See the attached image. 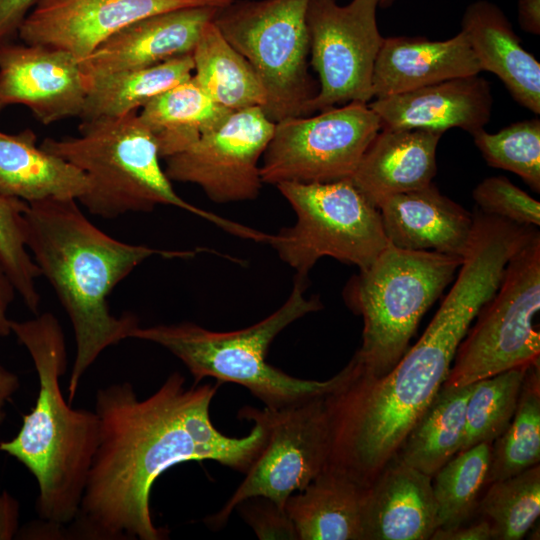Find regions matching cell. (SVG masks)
Segmentation results:
<instances>
[{
	"label": "cell",
	"instance_id": "obj_14",
	"mask_svg": "<svg viewBox=\"0 0 540 540\" xmlns=\"http://www.w3.org/2000/svg\"><path fill=\"white\" fill-rule=\"evenodd\" d=\"M232 0H37L17 34L25 44L64 50L79 62L125 26L160 12Z\"/></svg>",
	"mask_w": 540,
	"mask_h": 540
},
{
	"label": "cell",
	"instance_id": "obj_9",
	"mask_svg": "<svg viewBox=\"0 0 540 540\" xmlns=\"http://www.w3.org/2000/svg\"><path fill=\"white\" fill-rule=\"evenodd\" d=\"M540 233L508 261L495 294L459 344L444 382L464 386L539 362Z\"/></svg>",
	"mask_w": 540,
	"mask_h": 540
},
{
	"label": "cell",
	"instance_id": "obj_25",
	"mask_svg": "<svg viewBox=\"0 0 540 540\" xmlns=\"http://www.w3.org/2000/svg\"><path fill=\"white\" fill-rule=\"evenodd\" d=\"M474 383L443 384L405 436L394 458L433 477L461 449Z\"/></svg>",
	"mask_w": 540,
	"mask_h": 540
},
{
	"label": "cell",
	"instance_id": "obj_21",
	"mask_svg": "<svg viewBox=\"0 0 540 540\" xmlns=\"http://www.w3.org/2000/svg\"><path fill=\"white\" fill-rule=\"evenodd\" d=\"M442 132L425 129H380L350 180L378 207L385 198L432 183L436 149Z\"/></svg>",
	"mask_w": 540,
	"mask_h": 540
},
{
	"label": "cell",
	"instance_id": "obj_18",
	"mask_svg": "<svg viewBox=\"0 0 540 540\" xmlns=\"http://www.w3.org/2000/svg\"><path fill=\"white\" fill-rule=\"evenodd\" d=\"M431 476L393 458L365 487L362 540H428L438 529Z\"/></svg>",
	"mask_w": 540,
	"mask_h": 540
},
{
	"label": "cell",
	"instance_id": "obj_22",
	"mask_svg": "<svg viewBox=\"0 0 540 540\" xmlns=\"http://www.w3.org/2000/svg\"><path fill=\"white\" fill-rule=\"evenodd\" d=\"M461 31L481 71L496 75L518 104L538 116L540 63L523 47L500 7L487 0L469 4L461 20Z\"/></svg>",
	"mask_w": 540,
	"mask_h": 540
},
{
	"label": "cell",
	"instance_id": "obj_13",
	"mask_svg": "<svg viewBox=\"0 0 540 540\" xmlns=\"http://www.w3.org/2000/svg\"><path fill=\"white\" fill-rule=\"evenodd\" d=\"M274 128L259 107L229 111L189 147L165 158L164 171L171 181L198 185L217 203L253 200Z\"/></svg>",
	"mask_w": 540,
	"mask_h": 540
},
{
	"label": "cell",
	"instance_id": "obj_43",
	"mask_svg": "<svg viewBox=\"0 0 540 540\" xmlns=\"http://www.w3.org/2000/svg\"><path fill=\"white\" fill-rule=\"evenodd\" d=\"M396 0H380L379 7L380 8H388L394 4Z\"/></svg>",
	"mask_w": 540,
	"mask_h": 540
},
{
	"label": "cell",
	"instance_id": "obj_44",
	"mask_svg": "<svg viewBox=\"0 0 540 540\" xmlns=\"http://www.w3.org/2000/svg\"><path fill=\"white\" fill-rule=\"evenodd\" d=\"M3 108V106L0 104V110Z\"/></svg>",
	"mask_w": 540,
	"mask_h": 540
},
{
	"label": "cell",
	"instance_id": "obj_30",
	"mask_svg": "<svg viewBox=\"0 0 540 540\" xmlns=\"http://www.w3.org/2000/svg\"><path fill=\"white\" fill-rule=\"evenodd\" d=\"M492 443H478L457 453L433 476L438 528L453 529L473 513L487 485Z\"/></svg>",
	"mask_w": 540,
	"mask_h": 540
},
{
	"label": "cell",
	"instance_id": "obj_34",
	"mask_svg": "<svg viewBox=\"0 0 540 540\" xmlns=\"http://www.w3.org/2000/svg\"><path fill=\"white\" fill-rule=\"evenodd\" d=\"M28 203L0 194V255L13 287L30 312L39 314V268L25 242L24 214Z\"/></svg>",
	"mask_w": 540,
	"mask_h": 540
},
{
	"label": "cell",
	"instance_id": "obj_8",
	"mask_svg": "<svg viewBox=\"0 0 540 540\" xmlns=\"http://www.w3.org/2000/svg\"><path fill=\"white\" fill-rule=\"evenodd\" d=\"M296 214V223L271 235L279 257L305 278L322 257L368 268L389 244L380 211L350 178L324 183L276 185Z\"/></svg>",
	"mask_w": 540,
	"mask_h": 540
},
{
	"label": "cell",
	"instance_id": "obj_33",
	"mask_svg": "<svg viewBox=\"0 0 540 540\" xmlns=\"http://www.w3.org/2000/svg\"><path fill=\"white\" fill-rule=\"evenodd\" d=\"M488 165L513 172L540 191V120L511 123L496 133L481 129L471 135Z\"/></svg>",
	"mask_w": 540,
	"mask_h": 540
},
{
	"label": "cell",
	"instance_id": "obj_17",
	"mask_svg": "<svg viewBox=\"0 0 540 540\" xmlns=\"http://www.w3.org/2000/svg\"><path fill=\"white\" fill-rule=\"evenodd\" d=\"M381 129H425L444 133L460 128L471 135L491 118L490 83L479 74L437 82L369 103Z\"/></svg>",
	"mask_w": 540,
	"mask_h": 540
},
{
	"label": "cell",
	"instance_id": "obj_35",
	"mask_svg": "<svg viewBox=\"0 0 540 540\" xmlns=\"http://www.w3.org/2000/svg\"><path fill=\"white\" fill-rule=\"evenodd\" d=\"M472 196L477 208L485 214L510 222L538 227L540 203L514 185L507 177L493 176L481 181Z\"/></svg>",
	"mask_w": 540,
	"mask_h": 540
},
{
	"label": "cell",
	"instance_id": "obj_7",
	"mask_svg": "<svg viewBox=\"0 0 540 540\" xmlns=\"http://www.w3.org/2000/svg\"><path fill=\"white\" fill-rule=\"evenodd\" d=\"M309 0H232L213 23L250 63L266 94L263 112L274 123L308 115L319 91L309 73Z\"/></svg>",
	"mask_w": 540,
	"mask_h": 540
},
{
	"label": "cell",
	"instance_id": "obj_6",
	"mask_svg": "<svg viewBox=\"0 0 540 540\" xmlns=\"http://www.w3.org/2000/svg\"><path fill=\"white\" fill-rule=\"evenodd\" d=\"M462 259L389 243L368 268L351 279L345 299L363 318L362 344L349 361L356 372L382 377L393 369Z\"/></svg>",
	"mask_w": 540,
	"mask_h": 540
},
{
	"label": "cell",
	"instance_id": "obj_32",
	"mask_svg": "<svg viewBox=\"0 0 540 540\" xmlns=\"http://www.w3.org/2000/svg\"><path fill=\"white\" fill-rule=\"evenodd\" d=\"M529 366L509 369L474 383L466 406L465 435L459 452L478 443H492L506 430L516 411Z\"/></svg>",
	"mask_w": 540,
	"mask_h": 540
},
{
	"label": "cell",
	"instance_id": "obj_1",
	"mask_svg": "<svg viewBox=\"0 0 540 540\" xmlns=\"http://www.w3.org/2000/svg\"><path fill=\"white\" fill-rule=\"evenodd\" d=\"M219 384L185 386L172 373L150 396L138 399L129 382L96 393L100 432L79 511L70 535L100 540H160L150 494L170 467L190 460H213L245 473L265 439L261 424L234 438L217 430L210 405Z\"/></svg>",
	"mask_w": 540,
	"mask_h": 540
},
{
	"label": "cell",
	"instance_id": "obj_16",
	"mask_svg": "<svg viewBox=\"0 0 540 540\" xmlns=\"http://www.w3.org/2000/svg\"><path fill=\"white\" fill-rule=\"evenodd\" d=\"M218 8L220 6L214 5L182 7L130 23L80 61L82 72L85 78H93L192 54Z\"/></svg>",
	"mask_w": 540,
	"mask_h": 540
},
{
	"label": "cell",
	"instance_id": "obj_2",
	"mask_svg": "<svg viewBox=\"0 0 540 540\" xmlns=\"http://www.w3.org/2000/svg\"><path fill=\"white\" fill-rule=\"evenodd\" d=\"M24 219L27 249L72 324L76 354L68 385L71 404L82 377L100 354L130 338L139 326L131 313H111L108 298L114 288L150 257L187 258L196 252L115 239L94 225L74 199L30 203Z\"/></svg>",
	"mask_w": 540,
	"mask_h": 540
},
{
	"label": "cell",
	"instance_id": "obj_45",
	"mask_svg": "<svg viewBox=\"0 0 540 540\" xmlns=\"http://www.w3.org/2000/svg\"><path fill=\"white\" fill-rule=\"evenodd\" d=\"M0 442H1V440H0Z\"/></svg>",
	"mask_w": 540,
	"mask_h": 540
},
{
	"label": "cell",
	"instance_id": "obj_10",
	"mask_svg": "<svg viewBox=\"0 0 540 540\" xmlns=\"http://www.w3.org/2000/svg\"><path fill=\"white\" fill-rule=\"evenodd\" d=\"M325 395L279 409L246 406L238 412L240 419L261 424L265 439L244 480L222 509L205 520L212 529L223 527L236 506L250 497L263 496L285 508L292 494L326 468L330 425Z\"/></svg>",
	"mask_w": 540,
	"mask_h": 540
},
{
	"label": "cell",
	"instance_id": "obj_29",
	"mask_svg": "<svg viewBox=\"0 0 540 540\" xmlns=\"http://www.w3.org/2000/svg\"><path fill=\"white\" fill-rule=\"evenodd\" d=\"M540 461V366L525 374L516 411L506 430L492 442L487 484L520 473Z\"/></svg>",
	"mask_w": 540,
	"mask_h": 540
},
{
	"label": "cell",
	"instance_id": "obj_5",
	"mask_svg": "<svg viewBox=\"0 0 540 540\" xmlns=\"http://www.w3.org/2000/svg\"><path fill=\"white\" fill-rule=\"evenodd\" d=\"M303 277L297 276L290 296L268 317L240 330L217 332L190 322L138 326L130 338L156 343L180 359L194 384L212 377L247 388L266 407L283 408L331 392L342 372L325 381L290 376L266 361L275 337L297 319L322 308L317 297L304 295Z\"/></svg>",
	"mask_w": 540,
	"mask_h": 540
},
{
	"label": "cell",
	"instance_id": "obj_28",
	"mask_svg": "<svg viewBox=\"0 0 540 540\" xmlns=\"http://www.w3.org/2000/svg\"><path fill=\"white\" fill-rule=\"evenodd\" d=\"M229 111L209 98L191 77L153 97L138 115L165 159L189 147Z\"/></svg>",
	"mask_w": 540,
	"mask_h": 540
},
{
	"label": "cell",
	"instance_id": "obj_36",
	"mask_svg": "<svg viewBox=\"0 0 540 540\" xmlns=\"http://www.w3.org/2000/svg\"><path fill=\"white\" fill-rule=\"evenodd\" d=\"M236 508L260 540H298L295 526L285 508L272 500L254 496L243 500Z\"/></svg>",
	"mask_w": 540,
	"mask_h": 540
},
{
	"label": "cell",
	"instance_id": "obj_3",
	"mask_svg": "<svg viewBox=\"0 0 540 540\" xmlns=\"http://www.w3.org/2000/svg\"><path fill=\"white\" fill-rule=\"evenodd\" d=\"M10 329L31 356L39 392L19 432L1 441L0 451L16 458L35 477L40 518L66 526L80 508L99 442V418L95 411L72 408L60 389L67 352L58 319L45 312L30 320H10Z\"/></svg>",
	"mask_w": 540,
	"mask_h": 540
},
{
	"label": "cell",
	"instance_id": "obj_40",
	"mask_svg": "<svg viewBox=\"0 0 540 540\" xmlns=\"http://www.w3.org/2000/svg\"><path fill=\"white\" fill-rule=\"evenodd\" d=\"M16 291L11 283L0 255V337L11 334L8 310L14 301Z\"/></svg>",
	"mask_w": 540,
	"mask_h": 540
},
{
	"label": "cell",
	"instance_id": "obj_19",
	"mask_svg": "<svg viewBox=\"0 0 540 540\" xmlns=\"http://www.w3.org/2000/svg\"><path fill=\"white\" fill-rule=\"evenodd\" d=\"M385 235L392 245L463 258L467 252L473 213L430 185L382 200L378 207Z\"/></svg>",
	"mask_w": 540,
	"mask_h": 540
},
{
	"label": "cell",
	"instance_id": "obj_20",
	"mask_svg": "<svg viewBox=\"0 0 540 540\" xmlns=\"http://www.w3.org/2000/svg\"><path fill=\"white\" fill-rule=\"evenodd\" d=\"M480 72L461 30L443 41L424 36L384 37L374 64L373 99Z\"/></svg>",
	"mask_w": 540,
	"mask_h": 540
},
{
	"label": "cell",
	"instance_id": "obj_31",
	"mask_svg": "<svg viewBox=\"0 0 540 540\" xmlns=\"http://www.w3.org/2000/svg\"><path fill=\"white\" fill-rule=\"evenodd\" d=\"M479 511L490 523L492 539H522L540 515V465L489 483Z\"/></svg>",
	"mask_w": 540,
	"mask_h": 540
},
{
	"label": "cell",
	"instance_id": "obj_42",
	"mask_svg": "<svg viewBox=\"0 0 540 540\" xmlns=\"http://www.w3.org/2000/svg\"><path fill=\"white\" fill-rule=\"evenodd\" d=\"M19 387L18 375L0 364V426L6 418V405Z\"/></svg>",
	"mask_w": 540,
	"mask_h": 540
},
{
	"label": "cell",
	"instance_id": "obj_37",
	"mask_svg": "<svg viewBox=\"0 0 540 540\" xmlns=\"http://www.w3.org/2000/svg\"><path fill=\"white\" fill-rule=\"evenodd\" d=\"M37 0H0V44L18 32Z\"/></svg>",
	"mask_w": 540,
	"mask_h": 540
},
{
	"label": "cell",
	"instance_id": "obj_12",
	"mask_svg": "<svg viewBox=\"0 0 540 540\" xmlns=\"http://www.w3.org/2000/svg\"><path fill=\"white\" fill-rule=\"evenodd\" d=\"M380 0H309L306 24L309 63L319 91L308 115L353 101L373 99L372 76L383 36L377 25Z\"/></svg>",
	"mask_w": 540,
	"mask_h": 540
},
{
	"label": "cell",
	"instance_id": "obj_38",
	"mask_svg": "<svg viewBox=\"0 0 540 540\" xmlns=\"http://www.w3.org/2000/svg\"><path fill=\"white\" fill-rule=\"evenodd\" d=\"M432 540H490L492 532L490 523L483 519L469 526L460 525L453 529L438 528Z\"/></svg>",
	"mask_w": 540,
	"mask_h": 540
},
{
	"label": "cell",
	"instance_id": "obj_26",
	"mask_svg": "<svg viewBox=\"0 0 540 540\" xmlns=\"http://www.w3.org/2000/svg\"><path fill=\"white\" fill-rule=\"evenodd\" d=\"M192 79L216 104L227 110L266 105L265 90L250 63L209 22L193 52Z\"/></svg>",
	"mask_w": 540,
	"mask_h": 540
},
{
	"label": "cell",
	"instance_id": "obj_4",
	"mask_svg": "<svg viewBox=\"0 0 540 540\" xmlns=\"http://www.w3.org/2000/svg\"><path fill=\"white\" fill-rule=\"evenodd\" d=\"M40 147L86 175L89 187L78 202L94 216L111 219L171 205L234 235L258 242L267 239L266 233L205 211L180 197L161 167L158 145L138 111L81 121L77 136L45 138Z\"/></svg>",
	"mask_w": 540,
	"mask_h": 540
},
{
	"label": "cell",
	"instance_id": "obj_24",
	"mask_svg": "<svg viewBox=\"0 0 540 540\" xmlns=\"http://www.w3.org/2000/svg\"><path fill=\"white\" fill-rule=\"evenodd\" d=\"M365 486L326 467L285 503L298 540H362Z\"/></svg>",
	"mask_w": 540,
	"mask_h": 540
},
{
	"label": "cell",
	"instance_id": "obj_41",
	"mask_svg": "<svg viewBox=\"0 0 540 540\" xmlns=\"http://www.w3.org/2000/svg\"><path fill=\"white\" fill-rule=\"evenodd\" d=\"M517 19L523 31L540 35V0H518Z\"/></svg>",
	"mask_w": 540,
	"mask_h": 540
},
{
	"label": "cell",
	"instance_id": "obj_27",
	"mask_svg": "<svg viewBox=\"0 0 540 540\" xmlns=\"http://www.w3.org/2000/svg\"><path fill=\"white\" fill-rule=\"evenodd\" d=\"M192 54L144 67L86 78L87 94L81 121L138 111L149 100L192 77Z\"/></svg>",
	"mask_w": 540,
	"mask_h": 540
},
{
	"label": "cell",
	"instance_id": "obj_23",
	"mask_svg": "<svg viewBox=\"0 0 540 540\" xmlns=\"http://www.w3.org/2000/svg\"><path fill=\"white\" fill-rule=\"evenodd\" d=\"M36 142L37 135L29 128L15 134L0 131V194L28 204L78 201L89 187L86 175Z\"/></svg>",
	"mask_w": 540,
	"mask_h": 540
},
{
	"label": "cell",
	"instance_id": "obj_39",
	"mask_svg": "<svg viewBox=\"0 0 540 540\" xmlns=\"http://www.w3.org/2000/svg\"><path fill=\"white\" fill-rule=\"evenodd\" d=\"M19 516V502L6 490L0 492V540H10L18 534Z\"/></svg>",
	"mask_w": 540,
	"mask_h": 540
},
{
	"label": "cell",
	"instance_id": "obj_11",
	"mask_svg": "<svg viewBox=\"0 0 540 540\" xmlns=\"http://www.w3.org/2000/svg\"><path fill=\"white\" fill-rule=\"evenodd\" d=\"M381 129L368 103L353 101L275 123L263 154V183H324L350 178Z\"/></svg>",
	"mask_w": 540,
	"mask_h": 540
},
{
	"label": "cell",
	"instance_id": "obj_15",
	"mask_svg": "<svg viewBox=\"0 0 540 540\" xmlns=\"http://www.w3.org/2000/svg\"><path fill=\"white\" fill-rule=\"evenodd\" d=\"M87 81L79 60L49 46L0 44V104L28 107L42 124L80 117Z\"/></svg>",
	"mask_w": 540,
	"mask_h": 540
}]
</instances>
